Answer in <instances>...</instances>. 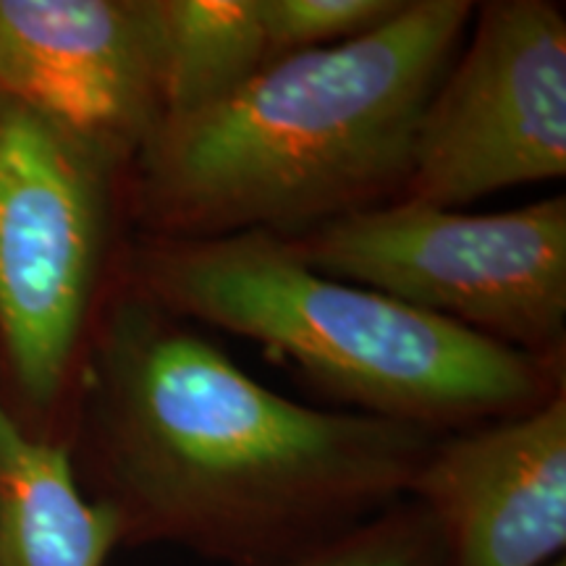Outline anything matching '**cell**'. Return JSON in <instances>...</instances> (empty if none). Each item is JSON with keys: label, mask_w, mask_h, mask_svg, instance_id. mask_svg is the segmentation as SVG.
Returning <instances> with one entry per match:
<instances>
[{"label": "cell", "mask_w": 566, "mask_h": 566, "mask_svg": "<svg viewBox=\"0 0 566 566\" xmlns=\"http://www.w3.org/2000/svg\"><path fill=\"white\" fill-rule=\"evenodd\" d=\"M163 122L223 101L268 61L258 0H142Z\"/></svg>", "instance_id": "cell-10"}, {"label": "cell", "mask_w": 566, "mask_h": 566, "mask_svg": "<svg viewBox=\"0 0 566 566\" xmlns=\"http://www.w3.org/2000/svg\"><path fill=\"white\" fill-rule=\"evenodd\" d=\"M283 242L315 271L509 349L566 359L564 195L499 212L394 200Z\"/></svg>", "instance_id": "cell-5"}, {"label": "cell", "mask_w": 566, "mask_h": 566, "mask_svg": "<svg viewBox=\"0 0 566 566\" xmlns=\"http://www.w3.org/2000/svg\"><path fill=\"white\" fill-rule=\"evenodd\" d=\"M436 438L271 391L122 273L92 334L63 446L122 548L171 546L258 566L407 499Z\"/></svg>", "instance_id": "cell-1"}, {"label": "cell", "mask_w": 566, "mask_h": 566, "mask_svg": "<svg viewBox=\"0 0 566 566\" xmlns=\"http://www.w3.org/2000/svg\"><path fill=\"white\" fill-rule=\"evenodd\" d=\"M407 499L433 516L443 566L564 558L566 388L525 415L438 436Z\"/></svg>", "instance_id": "cell-7"}, {"label": "cell", "mask_w": 566, "mask_h": 566, "mask_svg": "<svg viewBox=\"0 0 566 566\" xmlns=\"http://www.w3.org/2000/svg\"><path fill=\"white\" fill-rule=\"evenodd\" d=\"M132 158L0 97V386L17 420L55 446L134 237Z\"/></svg>", "instance_id": "cell-4"}, {"label": "cell", "mask_w": 566, "mask_h": 566, "mask_svg": "<svg viewBox=\"0 0 566 566\" xmlns=\"http://www.w3.org/2000/svg\"><path fill=\"white\" fill-rule=\"evenodd\" d=\"M407 0H258L268 59L344 45L391 21Z\"/></svg>", "instance_id": "cell-12"}, {"label": "cell", "mask_w": 566, "mask_h": 566, "mask_svg": "<svg viewBox=\"0 0 566 566\" xmlns=\"http://www.w3.org/2000/svg\"><path fill=\"white\" fill-rule=\"evenodd\" d=\"M258 566H443V548L433 516L401 499L331 541Z\"/></svg>", "instance_id": "cell-11"}, {"label": "cell", "mask_w": 566, "mask_h": 566, "mask_svg": "<svg viewBox=\"0 0 566 566\" xmlns=\"http://www.w3.org/2000/svg\"><path fill=\"white\" fill-rule=\"evenodd\" d=\"M415 132L399 200L470 202L566 176V17L554 0L475 3Z\"/></svg>", "instance_id": "cell-6"}, {"label": "cell", "mask_w": 566, "mask_h": 566, "mask_svg": "<svg viewBox=\"0 0 566 566\" xmlns=\"http://www.w3.org/2000/svg\"><path fill=\"white\" fill-rule=\"evenodd\" d=\"M470 0H407L380 30L281 55L134 153L137 237H300L399 200L415 132L470 30Z\"/></svg>", "instance_id": "cell-2"}, {"label": "cell", "mask_w": 566, "mask_h": 566, "mask_svg": "<svg viewBox=\"0 0 566 566\" xmlns=\"http://www.w3.org/2000/svg\"><path fill=\"white\" fill-rule=\"evenodd\" d=\"M0 97L137 153L163 122L142 0H0Z\"/></svg>", "instance_id": "cell-8"}, {"label": "cell", "mask_w": 566, "mask_h": 566, "mask_svg": "<svg viewBox=\"0 0 566 566\" xmlns=\"http://www.w3.org/2000/svg\"><path fill=\"white\" fill-rule=\"evenodd\" d=\"M118 530L63 446L32 436L0 386V566H108Z\"/></svg>", "instance_id": "cell-9"}, {"label": "cell", "mask_w": 566, "mask_h": 566, "mask_svg": "<svg viewBox=\"0 0 566 566\" xmlns=\"http://www.w3.org/2000/svg\"><path fill=\"white\" fill-rule=\"evenodd\" d=\"M124 275L181 321L263 346L352 412L433 436L525 415L566 388V359L315 271L273 233H134Z\"/></svg>", "instance_id": "cell-3"}, {"label": "cell", "mask_w": 566, "mask_h": 566, "mask_svg": "<svg viewBox=\"0 0 566 566\" xmlns=\"http://www.w3.org/2000/svg\"><path fill=\"white\" fill-rule=\"evenodd\" d=\"M548 566H566V558H558V562H554V564H548Z\"/></svg>", "instance_id": "cell-13"}]
</instances>
